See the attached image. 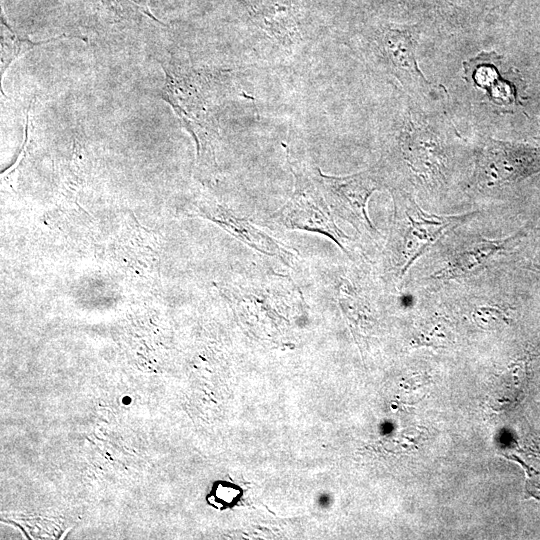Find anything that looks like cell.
<instances>
[{
    "instance_id": "8",
    "label": "cell",
    "mask_w": 540,
    "mask_h": 540,
    "mask_svg": "<svg viewBox=\"0 0 540 540\" xmlns=\"http://www.w3.org/2000/svg\"><path fill=\"white\" fill-rule=\"evenodd\" d=\"M525 235L524 229L500 240L476 238L465 243L447 261L446 266L436 273L438 278L459 277L486 265L496 255L510 250Z\"/></svg>"
},
{
    "instance_id": "5",
    "label": "cell",
    "mask_w": 540,
    "mask_h": 540,
    "mask_svg": "<svg viewBox=\"0 0 540 540\" xmlns=\"http://www.w3.org/2000/svg\"><path fill=\"white\" fill-rule=\"evenodd\" d=\"M421 24L385 25L376 34L375 46L388 72L412 92L430 90L431 83L420 70L416 50Z\"/></svg>"
},
{
    "instance_id": "7",
    "label": "cell",
    "mask_w": 540,
    "mask_h": 540,
    "mask_svg": "<svg viewBox=\"0 0 540 540\" xmlns=\"http://www.w3.org/2000/svg\"><path fill=\"white\" fill-rule=\"evenodd\" d=\"M202 214L217 223L245 245L280 260L289 268H296L297 256L283 244L271 238L245 218H239L220 205L202 207Z\"/></svg>"
},
{
    "instance_id": "9",
    "label": "cell",
    "mask_w": 540,
    "mask_h": 540,
    "mask_svg": "<svg viewBox=\"0 0 540 540\" xmlns=\"http://www.w3.org/2000/svg\"><path fill=\"white\" fill-rule=\"evenodd\" d=\"M258 17L261 27L279 44L290 48L297 37V27L289 0H263Z\"/></svg>"
},
{
    "instance_id": "10",
    "label": "cell",
    "mask_w": 540,
    "mask_h": 540,
    "mask_svg": "<svg viewBox=\"0 0 540 540\" xmlns=\"http://www.w3.org/2000/svg\"><path fill=\"white\" fill-rule=\"evenodd\" d=\"M535 266L540 269V259L538 260V262L535 264Z\"/></svg>"
},
{
    "instance_id": "4",
    "label": "cell",
    "mask_w": 540,
    "mask_h": 540,
    "mask_svg": "<svg viewBox=\"0 0 540 540\" xmlns=\"http://www.w3.org/2000/svg\"><path fill=\"white\" fill-rule=\"evenodd\" d=\"M316 177L336 216L350 223L360 233L370 237L379 234L367 212L369 198L384 185L377 168L372 167L347 176H328L316 168Z\"/></svg>"
},
{
    "instance_id": "6",
    "label": "cell",
    "mask_w": 540,
    "mask_h": 540,
    "mask_svg": "<svg viewBox=\"0 0 540 540\" xmlns=\"http://www.w3.org/2000/svg\"><path fill=\"white\" fill-rule=\"evenodd\" d=\"M464 79L485 92L494 105L511 111L522 104L525 84L519 74L495 51H482L463 62Z\"/></svg>"
},
{
    "instance_id": "3",
    "label": "cell",
    "mask_w": 540,
    "mask_h": 540,
    "mask_svg": "<svg viewBox=\"0 0 540 540\" xmlns=\"http://www.w3.org/2000/svg\"><path fill=\"white\" fill-rule=\"evenodd\" d=\"M539 172V146L487 137L477 151L474 178L480 186L510 185Z\"/></svg>"
},
{
    "instance_id": "1",
    "label": "cell",
    "mask_w": 540,
    "mask_h": 540,
    "mask_svg": "<svg viewBox=\"0 0 540 540\" xmlns=\"http://www.w3.org/2000/svg\"><path fill=\"white\" fill-rule=\"evenodd\" d=\"M394 215L386 247L389 268L401 279L411 265L442 235L462 224L471 213L437 216L426 213L406 192L392 191Z\"/></svg>"
},
{
    "instance_id": "2",
    "label": "cell",
    "mask_w": 540,
    "mask_h": 540,
    "mask_svg": "<svg viewBox=\"0 0 540 540\" xmlns=\"http://www.w3.org/2000/svg\"><path fill=\"white\" fill-rule=\"evenodd\" d=\"M287 161L295 178L290 199L263 224L270 228L317 232L334 241L349 255V237L336 225L315 174L297 164L287 152Z\"/></svg>"
},
{
    "instance_id": "11",
    "label": "cell",
    "mask_w": 540,
    "mask_h": 540,
    "mask_svg": "<svg viewBox=\"0 0 540 540\" xmlns=\"http://www.w3.org/2000/svg\"><path fill=\"white\" fill-rule=\"evenodd\" d=\"M425 0H413V2H424Z\"/></svg>"
}]
</instances>
